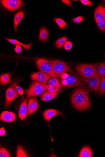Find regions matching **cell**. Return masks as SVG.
I'll list each match as a JSON object with an SVG mask.
<instances>
[{
    "label": "cell",
    "mask_w": 105,
    "mask_h": 157,
    "mask_svg": "<svg viewBox=\"0 0 105 157\" xmlns=\"http://www.w3.org/2000/svg\"><path fill=\"white\" fill-rule=\"evenodd\" d=\"M64 89L79 86L84 87V84L75 77L70 75L68 78L63 79L59 78Z\"/></svg>",
    "instance_id": "ba28073f"
},
{
    "label": "cell",
    "mask_w": 105,
    "mask_h": 157,
    "mask_svg": "<svg viewBox=\"0 0 105 157\" xmlns=\"http://www.w3.org/2000/svg\"><path fill=\"white\" fill-rule=\"evenodd\" d=\"M38 107V103L36 97H31L29 99L28 103V113L27 117H28L34 112L37 111Z\"/></svg>",
    "instance_id": "7c38bea8"
},
{
    "label": "cell",
    "mask_w": 105,
    "mask_h": 157,
    "mask_svg": "<svg viewBox=\"0 0 105 157\" xmlns=\"http://www.w3.org/2000/svg\"><path fill=\"white\" fill-rule=\"evenodd\" d=\"M10 77V74L9 73L2 75L1 77V80H0L1 84L5 85L10 83L12 81Z\"/></svg>",
    "instance_id": "603a6c76"
},
{
    "label": "cell",
    "mask_w": 105,
    "mask_h": 157,
    "mask_svg": "<svg viewBox=\"0 0 105 157\" xmlns=\"http://www.w3.org/2000/svg\"><path fill=\"white\" fill-rule=\"evenodd\" d=\"M104 8V11H105V6Z\"/></svg>",
    "instance_id": "74e56055"
},
{
    "label": "cell",
    "mask_w": 105,
    "mask_h": 157,
    "mask_svg": "<svg viewBox=\"0 0 105 157\" xmlns=\"http://www.w3.org/2000/svg\"><path fill=\"white\" fill-rule=\"evenodd\" d=\"M49 31L45 27H42L40 30L39 39L40 41H46L48 39Z\"/></svg>",
    "instance_id": "d6986e66"
},
{
    "label": "cell",
    "mask_w": 105,
    "mask_h": 157,
    "mask_svg": "<svg viewBox=\"0 0 105 157\" xmlns=\"http://www.w3.org/2000/svg\"><path fill=\"white\" fill-rule=\"evenodd\" d=\"M0 157H10L11 155L9 152L6 148H2L0 149Z\"/></svg>",
    "instance_id": "83f0119b"
},
{
    "label": "cell",
    "mask_w": 105,
    "mask_h": 157,
    "mask_svg": "<svg viewBox=\"0 0 105 157\" xmlns=\"http://www.w3.org/2000/svg\"><path fill=\"white\" fill-rule=\"evenodd\" d=\"M22 51V46L19 45H16L15 49V52L18 54H20Z\"/></svg>",
    "instance_id": "836d02e7"
},
{
    "label": "cell",
    "mask_w": 105,
    "mask_h": 157,
    "mask_svg": "<svg viewBox=\"0 0 105 157\" xmlns=\"http://www.w3.org/2000/svg\"><path fill=\"white\" fill-rule=\"evenodd\" d=\"M76 76L79 80L87 85L88 88L90 90L96 93L98 92L100 90V78H85L80 77L77 75Z\"/></svg>",
    "instance_id": "52a82bcc"
},
{
    "label": "cell",
    "mask_w": 105,
    "mask_h": 157,
    "mask_svg": "<svg viewBox=\"0 0 105 157\" xmlns=\"http://www.w3.org/2000/svg\"><path fill=\"white\" fill-rule=\"evenodd\" d=\"M84 19L83 17H79L76 18H73V21L74 22L76 23H79L82 22Z\"/></svg>",
    "instance_id": "4dcf8cb0"
},
{
    "label": "cell",
    "mask_w": 105,
    "mask_h": 157,
    "mask_svg": "<svg viewBox=\"0 0 105 157\" xmlns=\"http://www.w3.org/2000/svg\"><path fill=\"white\" fill-rule=\"evenodd\" d=\"M6 39L8 40L11 44H13L19 45L23 47L24 49L25 50H27L30 49L32 46V43L28 44H25L19 41L14 39H10L6 38Z\"/></svg>",
    "instance_id": "44dd1931"
},
{
    "label": "cell",
    "mask_w": 105,
    "mask_h": 157,
    "mask_svg": "<svg viewBox=\"0 0 105 157\" xmlns=\"http://www.w3.org/2000/svg\"><path fill=\"white\" fill-rule=\"evenodd\" d=\"M6 132L5 128L4 127H2L0 129V136H3L6 135Z\"/></svg>",
    "instance_id": "e575fe53"
},
{
    "label": "cell",
    "mask_w": 105,
    "mask_h": 157,
    "mask_svg": "<svg viewBox=\"0 0 105 157\" xmlns=\"http://www.w3.org/2000/svg\"><path fill=\"white\" fill-rule=\"evenodd\" d=\"M92 155V151L91 148L88 146H85L81 150L79 157H91Z\"/></svg>",
    "instance_id": "ffe728a7"
},
{
    "label": "cell",
    "mask_w": 105,
    "mask_h": 157,
    "mask_svg": "<svg viewBox=\"0 0 105 157\" xmlns=\"http://www.w3.org/2000/svg\"><path fill=\"white\" fill-rule=\"evenodd\" d=\"M95 20H101L105 19V11L104 8L99 6L95 9L94 13Z\"/></svg>",
    "instance_id": "9a60e30c"
},
{
    "label": "cell",
    "mask_w": 105,
    "mask_h": 157,
    "mask_svg": "<svg viewBox=\"0 0 105 157\" xmlns=\"http://www.w3.org/2000/svg\"><path fill=\"white\" fill-rule=\"evenodd\" d=\"M72 43L70 41H67L64 45L65 49L67 51H70L72 48Z\"/></svg>",
    "instance_id": "f546056e"
},
{
    "label": "cell",
    "mask_w": 105,
    "mask_h": 157,
    "mask_svg": "<svg viewBox=\"0 0 105 157\" xmlns=\"http://www.w3.org/2000/svg\"><path fill=\"white\" fill-rule=\"evenodd\" d=\"M17 156L18 157H28L27 153L20 146H18L17 150Z\"/></svg>",
    "instance_id": "484cf974"
},
{
    "label": "cell",
    "mask_w": 105,
    "mask_h": 157,
    "mask_svg": "<svg viewBox=\"0 0 105 157\" xmlns=\"http://www.w3.org/2000/svg\"><path fill=\"white\" fill-rule=\"evenodd\" d=\"M36 64L39 70L46 74L51 78H55L56 76L51 64L49 61L46 59H38Z\"/></svg>",
    "instance_id": "8992f818"
},
{
    "label": "cell",
    "mask_w": 105,
    "mask_h": 157,
    "mask_svg": "<svg viewBox=\"0 0 105 157\" xmlns=\"http://www.w3.org/2000/svg\"><path fill=\"white\" fill-rule=\"evenodd\" d=\"M58 94L57 92L53 93L47 90L41 94V99L43 101H48L55 98Z\"/></svg>",
    "instance_id": "2e32d148"
},
{
    "label": "cell",
    "mask_w": 105,
    "mask_h": 157,
    "mask_svg": "<svg viewBox=\"0 0 105 157\" xmlns=\"http://www.w3.org/2000/svg\"><path fill=\"white\" fill-rule=\"evenodd\" d=\"M20 81V80L18 79L13 81L9 88L6 90L5 104L6 107L8 108L10 107L12 102L17 97L19 96V94L16 90V86Z\"/></svg>",
    "instance_id": "5b68a950"
},
{
    "label": "cell",
    "mask_w": 105,
    "mask_h": 157,
    "mask_svg": "<svg viewBox=\"0 0 105 157\" xmlns=\"http://www.w3.org/2000/svg\"><path fill=\"white\" fill-rule=\"evenodd\" d=\"M16 116L14 113L8 111L2 112L1 116V120L3 121L11 122L15 120Z\"/></svg>",
    "instance_id": "5bb4252c"
},
{
    "label": "cell",
    "mask_w": 105,
    "mask_h": 157,
    "mask_svg": "<svg viewBox=\"0 0 105 157\" xmlns=\"http://www.w3.org/2000/svg\"><path fill=\"white\" fill-rule=\"evenodd\" d=\"M48 90L53 92H57L62 89V85L58 79L55 78H51L48 82Z\"/></svg>",
    "instance_id": "8fae6325"
},
{
    "label": "cell",
    "mask_w": 105,
    "mask_h": 157,
    "mask_svg": "<svg viewBox=\"0 0 105 157\" xmlns=\"http://www.w3.org/2000/svg\"><path fill=\"white\" fill-rule=\"evenodd\" d=\"M97 65L93 64H81L78 65L76 69L78 73L83 78H99L97 68Z\"/></svg>",
    "instance_id": "7a4b0ae2"
},
{
    "label": "cell",
    "mask_w": 105,
    "mask_h": 157,
    "mask_svg": "<svg viewBox=\"0 0 105 157\" xmlns=\"http://www.w3.org/2000/svg\"><path fill=\"white\" fill-rule=\"evenodd\" d=\"M68 39L67 37H64L59 38L55 42V45L58 49H61L65 42L67 41Z\"/></svg>",
    "instance_id": "cb8c5ba5"
},
{
    "label": "cell",
    "mask_w": 105,
    "mask_h": 157,
    "mask_svg": "<svg viewBox=\"0 0 105 157\" xmlns=\"http://www.w3.org/2000/svg\"><path fill=\"white\" fill-rule=\"evenodd\" d=\"M54 21L56 23L61 29H63L67 26L66 22L62 19L59 18H55Z\"/></svg>",
    "instance_id": "d4e9b609"
},
{
    "label": "cell",
    "mask_w": 105,
    "mask_h": 157,
    "mask_svg": "<svg viewBox=\"0 0 105 157\" xmlns=\"http://www.w3.org/2000/svg\"><path fill=\"white\" fill-rule=\"evenodd\" d=\"M26 100H24L22 104L19 111V117L23 120L26 117L28 108Z\"/></svg>",
    "instance_id": "e0dca14e"
},
{
    "label": "cell",
    "mask_w": 105,
    "mask_h": 157,
    "mask_svg": "<svg viewBox=\"0 0 105 157\" xmlns=\"http://www.w3.org/2000/svg\"><path fill=\"white\" fill-rule=\"evenodd\" d=\"M1 2L4 7L11 11L16 10L20 8L23 2L21 0H3Z\"/></svg>",
    "instance_id": "9c48e42d"
},
{
    "label": "cell",
    "mask_w": 105,
    "mask_h": 157,
    "mask_svg": "<svg viewBox=\"0 0 105 157\" xmlns=\"http://www.w3.org/2000/svg\"><path fill=\"white\" fill-rule=\"evenodd\" d=\"M50 62L56 76L61 77L65 73H73V71L66 63L57 60H50Z\"/></svg>",
    "instance_id": "277c9868"
},
{
    "label": "cell",
    "mask_w": 105,
    "mask_h": 157,
    "mask_svg": "<svg viewBox=\"0 0 105 157\" xmlns=\"http://www.w3.org/2000/svg\"><path fill=\"white\" fill-rule=\"evenodd\" d=\"M89 91L84 89L78 88L75 91L71 97L72 105L79 110L88 109L91 105L88 95Z\"/></svg>",
    "instance_id": "6da1fadb"
},
{
    "label": "cell",
    "mask_w": 105,
    "mask_h": 157,
    "mask_svg": "<svg viewBox=\"0 0 105 157\" xmlns=\"http://www.w3.org/2000/svg\"><path fill=\"white\" fill-rule=\"evenodd\" d=\"M31 78L33 80L43 84H46L47 81L51 78L48 75L42 71L32 74Z\"/></svg>",
    "instance_id": "30bf717a"
},
{
    "label": "cell",
    "mask_w": 105,
    "mask_h": 157,
    "mask_svg": "<svg viewBox=\"0 0 105 157\" xmlns=\"http://www.w3.org/2000/svg\"><path fill=\"white\" fill-rule=\"evenodd\" d=\"M69 75L67 73L63 74L61 76V78L63 79H66L68 78Z\"/></svg>",
    "instance_id": "8d00e7d4"
},
{
    "label": "cell",
    "mask_w": 105,
    "mask_h": 157,
    "mask_svg": "<svg viewBox=\"0 0 105 157\" xmlns=\"http://www.w3.org/2000/svg\"><path fill=\"white\" fill-rule=\"evenodd\" d=\"M25 16V13L23 11H21L17 13L14 16V28L16 32L17 31L18 25Z\"/></svg>",
    "instance_id": "ac0fdd59"
},
{
    "label": "cell",
    "mask_w": 105,
    "mask_h": 157,
    "mask_svg": "<svg viewBox=\"0 0 105 157\" xmlns=\"http://www.w3.org/2000/svg\"><path fill=\"white\" fill-rule=\"evenodd\" d=\"M58 115L63 116V114L60 111L53 109L45 110L43 113L44 119L48 122H49L53 117Z\"/></svg>",
    "instance_id": "4fadbf2b"
},
{
    "label": "cell",
    "mask_w": 105,
    "mask_h": 157,
    "mask_svg": "<svg viewBox=\"0 0 105 157\" xmlns=\"http://www.w3.org/2000/svg\"><path fill=\"white\" fill-rule=\"evenodd\" d=\"M16 89L17 92L20 95L22 96L23 95L24 91L20 86H19L18 85H17Z\"/></svg>",
    "instance_id": "d6a6232c"
},
{
    "label": "cell",
    "mask_w": 105,
    "mask_h": 157,
    "mask_svg": "<svg viewBox=\"0 0 105 157\" xmlns=\"http://www.w3.org/2000/svg\"><path fill=\"white\" fill-rule=\"evenodd\" d=\"M48 84H43L37 81H34L30 85L27 90H25L26 94V101L29 98L40 95L45 91L48 90Z\"/></svg>",
    "instance_id": "3957f363"
},
{
    "label": "cell",
    "mask_w": 105,
    "mask_h": 157,
    "mask_svg": "<svg viewBox=\"0 0 105 157\" xmlns=\"http://www.w3.org/2000/svg\"><path fill=\"white\" fill-rule=\"evenodd\" d=\"M98 26L102 31L105 30V20L95 21Z\"/></svg>",
    "instance_id": "4316f807"
},
{
    "label": "cell",
    "mask_w": 105,
    "mask_h": 157,
    "mask_svg": "<svg viewBox=\"0 0 105 157\" xmlns=\"http://www.w3.org/2000/svg\"><path fill=\"white\" fill-rule=\"evenodd\" d=\"M80 1L83 5L89 6H93L92 2L88 0H81Z\"/></svg>",
    "instance_id": "1f68e13d"
},
{
    "label": "cell",
    "mask_w": 105,
    "mask_h": 157,
    "mask_svg": "<svg viewBox=\"0 0 105 157\" xmlns=\"http://www.w3.org/2000/svg\"><path fill=\"white\" fill-rule=\"evenodd\" d=\"M105 92V78L101 79L100 85V93L102 94Z\"/></svg>",
    "instance_id": "f1b7e54d"
},
{
    "label": "cell",
    "mask_w": 105,
    "mask_h": 157,
    "mask_svg": "<svg viewBox=\"0 0 105 157\" xmlns=\"http://www.w3.org/2000/svg\"><path fill=\"white\" fill-rule=\"evenodd\" d=\"M104 31L105 32V30Z\"/></svg>",
    "instance_id": "f35d334b"
},
{
    "label": "cell",
    "mask_w": 105,
    "mask_h": 157,
    "mask_svg": "<svg viewBox=\"0 0 105 157\" xmlns=\"http://www.w3.org/2000/svg\"><path fill=\"white\" fill-rule=\"evenodd\" d=\"M62 1L65 4L70 6H71L72 2L71 1H69V0H67V1H66V0H63Z\"/></svg>",
    "instance_id": "d590c367"
},
{
    "label": "cell",
    "mask_w": 105,
    "mask_h": 157,
    "mask_svg": "<svg viewBox=\"0 0 105 157\" xmlns=\"http://www.w3.org/2000/svg\"><path fill=\"white\" fill-rule=\"evenodd\" d=\"M97 69L99 77L105 78V62L98 63Z\"/></svg>",
    "instance_id": "7402d4cb"
}]
</instances>
